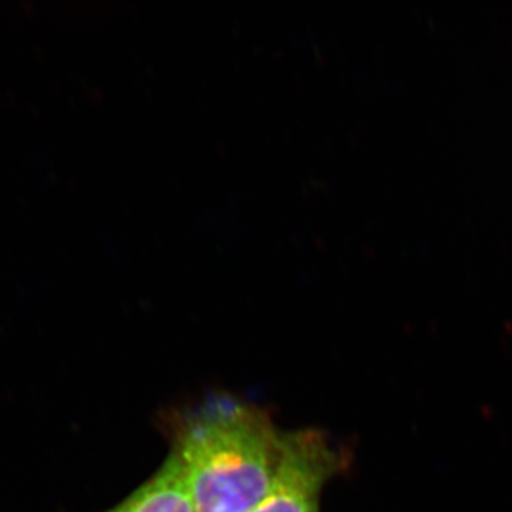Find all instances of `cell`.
Masks as SVG:
<instances>
[{
	"instance_id": "3",
	"label": "cell",
	"mask_w": 512,
	"mask_h": 512,
	"mask_svg": "<svg viewBox=\"0 0 512 512\" xmlns=\"http://www.w3.org/2000/svg\"><path fill=\"white\" fill-rule=\"evenodd\" d=\"M104 512H195V508L180 464L170 453L156 474Z\"/></svg>"
},
{
	"instance_id": "2",
	"label": "cell",
	"mask_w": 512,
	"mask_h": 512,
	"mask_svg": "<svg viewBox=\"0 0 512 512\" xmlns=\"http://www.w3.org/2000/svg\"><path fill=\"white\" fill-rule=\"evenodd\" d=\"M348 467L322 431H285L281 460L268 493L251 512H320V494Z\"/></svg>"
},
{
	"instance_id": "1",
	"label": "cell",
	"mask_w": 512,
	"mask_h": 512,
	"mask_svg": "<svg viewBox=\"0 0 512 512\" xmlns=\"http://www.w3.org/2000/svg\"><path fill=\"white\" fill-rule=\"evenodd\" d=\"M165 424L195 512H251L261 503L285 434L266 410L218 394Z\"/></svg>"
}]
</instances>
